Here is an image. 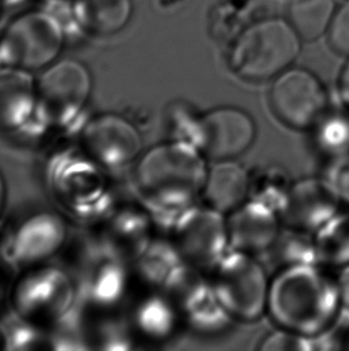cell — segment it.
Returning a JSON list of instances; mask_svg holds the SVG:
<instances>
[{"label":"cell","instance_id":"e575fe53","mask_svg":"<svg viewBox=\"0 0 349 351\" xmlns=\"http://www.w3.org/2000/svg\"><path fill=\"white\" fill-rule=\"evenodd\" d=\"M340 290L342 311L349 314V264L340 269V275L336 277Z\"/></svg>","mask_w":349,"mask_h":351},{"label":"cell","instance_id":"9c48e42d","mask_svg":"<svg viewBox=\"0 0 349 351\" xmlns=\"http://www.w3.org/2000/svg\"><path fill=\"white\" fill-rule=\"evenodd\" d=\"M65 30L57 14L28 10L0 32V66L31 72L57 62L64 47Z\"/></svg>","mask_w":349,"mask_h":351},{"label":"cell","instance_id":"1f68e13d","mask_svg":"<svg viewBox=\"0 0 349 351\" xmlns=\"http://www.w3.org/2000/svg\"><path fill=\"white\" fill-rule=\"evenodd\" d=\"M328 38L334 52L349 58V0L336 10Z\"/></svg>","mask_w":349,"mask_h":351},{"label":"cell","instance_id":"f35d334b","mask_svg":"<svg viewBox=\"0 0 349 351\" xmlns=\"http://www.w3.org/2000/svg\"><path fill=\"white\" fill-rule=\"evenodd\" d=\"M5 259H4V256H3V254H1V250H0V263H1V261H4Z\"/></svg>","mask_w":349,"mask_h":351},{"label":"cell","instance_id":"4dcf8cb0","mask_svg":"<svg viewBox=\"0 0 349 351\" xmlns=\"http://www.w3.org/2000/svg\"><path fill=\"white\" fill-rule=\"evenodd\" d=\"M259 349L262 351H305L315 350L313 338L278 328L261 341Z\"/></svg>","mask_w":349,"mask_h":351},{"label":"cell","instance_id":"44dd1931","mask_svg":"<svg viewBox=\"0 0 349 351\" xmlns=\"http://www.w3.org/2000/svg\"><path fill=\"white\" fill-rule=\"evenodd\" d=\"M250 174L235 160L217 161L208 168L203 186L205 205L222 214H231L244 204L249 195Z\"/></svg>","mask_w":349,"mask_h":351},{"label":"cell","instance_id":"5bb4252c","mask_svg":"<svg viewBox=\"0 0 349 351\" xmlns=\"http://www.w3.org/2000/svg\"><path fill=\"white\" fill-rule=\"evenodd\" d=\"M269 104L281 123L296 130H311L329 108L326 86L304 67H289L274 80Z\"/></svg>","mask_w":349,"mask_h":351},{"label":"cell","instance_id":"7402d4cb","mask_svg":"<svg viewBox=\"0 0 349 351\" xmlns=\"http://www.w3.org/2000/svg\"><path fill=\"white\" fill-rule=\"evenodd\" d=\"M73 22L94 36L121 32L132 17V0H71Z\"/></svg>","mask_w":349,"mask_h":351},{"label":"cell","instance_id":"30bf717a","mask_svg":"<svg viewBox=\"0 0 349 351\" xmlns=\"http://www.w3.org/2000/svg\"><path fill=\"white\" fill-rule=\"evenodd\" d=\"M209 278L217 299L233 320L255 323L267 313L270 280L255 256L227 252Z\"/></svg>","mask_w":349,"mask_h":351},{"label":"cell","instance_id":"5b68a950","mask_svg":"<svg viewBox=\"0 0 349 351\" xmlns=\"http://www.w3.org/2000/svg\"><path fill=\"white\" fill-rule=\"evenodd\" d=\"M77 306L75 276L52 261L17 271L10 285V312L46 332L65 322Z\"/></svg>","mask_w":349,"mask_h":351},{"label":"cell","instance_id":"4316f807","mask_svg":"<svg viewBox=\"0 0 349 351\" xmlns=\"http://www.w3.org/2000/svg\"><path fill=\"white\" fill-rule=\"evenodd\" d=\"M293 184L291 176L281 167H262L250 174L248 200L264 205L281 215L287 204Z\"/></svg>","mask_w":349,"mask_h":351},{"label":"cell","instance_id":"9a60e30c","mask_svg":"<svg viewBox=\"0 0 349 351\" xmlns=\"http://www.w3.org/2000/svg\"><path fill=\"white\" fill-rule=\"evenodd\" d=\"M90 233L107 251L132 264L158 232L151 213L137 199L116 200L102 219L90 226Z\"/></svg>","mask_w":349,"mask_h":351},{"label":"cell","instance_id":"74e56055","mask_svg":"<svg viewBox=\"0 0 349 351\" xmlns=\"http://www.w3.org/2000/svg\"><path fill=\"white\" fill-rule=\"evenodd\" d=\"M24 1H27V0H1L4 6H18V5L23 4Z\"/></svg>","mask_w":349,"mask_h":351},{"label":"cell","instance_id":"4fadbf2b","mask_svg":"<svg viewBox=\"0 0 349 351\" xmlns=\"http://www.w3.org/2000/svg\"><path fill=\"white\" fill-rule=\"evenodd\" d=\"M76 144L108 173L132 166L142 154L140 131L131 120L113 112L86 119L77 131Z\"/></svg>","mask_w":349,"mask_h":351},{"label":"cell","instance_id":"836d02e7","mask_svg":"<svg viewBox=\"0 0 349 351\" xmlns=\"http://www.w3.org/2000/svg\"><path fill=\"white\" fill-rule=\"evenodd\" d=\"M16 271L10 266L8 261L0 263V313L8 306L9 308V291L11 282L14 280Z\"/></svg>","mask_w":349,"mask_h":351},{"label":"cell","instance_id":"2e32d148","mask_svg":"<svg viewBox=\"0 0 349 351\" xmlns=\"http://www.w3.org/2000/svg\"><path fill=\"white\" fill-rule=\"evenodd\" d=\"M36 110V78L33 73L0 67V139L24 144L40 142Z\"/></svg>","mask_w":349,"mask_h":351},{"label":"cell","instance_id":"277c9868","mask_svg":"<svg viewBox=\"0 0 349 351\" xmlns=\"http://www.w3.org/2000/svg\"><path fill=\"white\" fill-rule=\"evenodd\" d=\"M302 41L287 19L260 17L229 43L227 65L244 81L275 80L293 66L302 52Z\"/></svg>","mask_w":349,"mask_h":351},{"label":"cell","instance_id":"e0dca14e","mask_svg":"<svg viewBox=\"0 0 349 351\" xmlns=\"http://www.w3.org/2000/svg\"><path fill=\"white\" fill-rule=\"evenodd\" d=\"M256 126L246 110L218 107L203 114L198 150L212 161L235 160L255 142Z\"/></svg>","mask_w":349,"mask_h":351},{"label":"cell","instance_id":"8fae6325","mask_svg":"<svg viewBox=\"0 0 349 351\" xmlns=\"http://www.w3.org/2000/svg\"><path fill=\"white\" fill-rule=\"evenodd\" d=\"M207 275L182 263L161 291L177 309L183 328L203 336H214L224 332L235 320L219 302Z\"/></svg>","mask_w":349,"mask_h":351},{"label":"cell","instance_id":"d6986e66","mask_svg":"<svg viewBox=\"0 0 349 351\" xmlns=\"http://www.w3.org/2000/svg\"><path fill=\"white\" fill-rule=\"evenodd\" d=\"M340 198L326 178H305L293 184L280 215L283 224L316 234L340 211Z\"/></svg>","mask_w":349,"mask_h":351},{"label":"cell","instance_id":"52a82bcc","mask_svg":"<svg viewBox=\"0 0 349 351\" xmlns=\"http://www.w3.org/2000/svg\"><path fill=\"white\" fill-rule=\"evenodd\" d=\"M68 241L66 215L49 208L25 211L0 229L1 254L16 272L51 263Z\"/></svg>","mask_w":349,"mask_h":351},{"label":"cell","instance_id":"60d3db41","mask_svg":"<svg viewBox=\"0 0 349 351\" xmlns=\"http://www.w3.org/2000/svg\"><path fill=\"white\" fill-rule=\"evenodd\" d=\"M347 349H349V335H348V341H347Z\"/></svg>","mask_w":349,"mask_h":351},{"label":"cell","instance_id":"f546056e","mask_svg":"<svg viewBox=\"0 0 349 351\" xmlns=\"http://www.w3.org/2000/svg\"><path fill=\"white\" fill-rule=\"evenodd\" d=\"M203 114L188 101L174 100L164 112V128L168 141L200 147Z\"/></svg>","mask_w":349,"mask_h":351},{"label":"cell","instance_id":"83f0119b","mask_svg":"<svg viewBox=\"0 0 349 351\" xmlns=\"http://www.w3.org/2000/svg\"><path fill=\"white\" fill-rule=\"evenodd\" d=\"M312 143L329 162L349 155V110H326L311 128Z\"/></svg>","mask_w":349,"mask_h":351},{"label":"cell","instance_id":"484cf974","mask_svg":"<svg viewBox=\"0 0 349 351\" xmlns=\"http://www.w3.org/2000/svg\"><path fill=\"white\" fill-rule=\"evenodd\" d=\"M317 258L328 269L349 264V209L340 210L316 234Z\"/></svg>","mask_w":349,"mask_h":351},{"label":"cell","instance_id":"8d00e7d4","mask_svg":"<svg viewBox=\"0 0 349 351\" xmlns=\"http://www.w3.org/2000/svg\"><path fill=\"white\" fill-rule=\"evenodd\" d=\"M8 202H9V190H8V182L5 179L4 173L0 168V224L4 221L5 213L8 209Z\"/></svg>","mask_w":349,"mask_h":351},{"label":"cell","instance_id":"7c38bea8","mask_svg":"<svg viewBox=\"0 0 349 351\" xmlns=\"http://www.w3.org/2000/svg\"><path fill=\"white\" fill-rule=\"evenodd\" d=\"M184 264L211 274L227 253L225 215L207 205L194 204L174 217L166 233Z\"/></svg>","mask_w":349,"mask_h":351},{"label":"cell","instance_id":"ffe728a7","mask_svg":"<svg viewBox=\"0 0 349 351\" xmlns=\"http://www.w3.org/2000/svg\"><path fill=\"white\" fill-rule=\"evenodd\" d=\"M229 243L235 251L264 254L283 227L280 215L251 200L227 215Z\"/></svg>","mask_w":349,"mask_h":351},{"label":"cell","instance_id":"8992f818","mask_svg":"<svg viewBox=\"0 0 349 351\" xmlns=\"http://www.w3.org/2000/svg\"><path fill=\"white\" fill-rule=\"evenodd\" d=\"M77 250L68 269L78 288L77 308L90 314H120L132 295L131 264L107 251L92 234Z\"/></svg>","mask_w":349,"mask_h":351},{"label":"cell","instance_id":"7a4b0ae2","mask_svg":"<svg viewBox=\"0 0 349 351\" xmlns=\"http://www.w3.org/2000/svg\"><path fill=\"white\" fill-rule=\"evenodd\" d=\"M341 309L337 278L320 263L283 269L270 280L267 313L278 328L320 337L339 319Z\"/></svg>","mask_w":349,"mask_h":351},{"label":"cell","instance_id":"603a6c76","mask_svg":"<svg viewBox=\"0 0 349 351\" xmlns=\"http://www.w3.org/2000/svg\"><path fill=\"white\" fill-rule=\"evenodd\" d=\"M183 261L170 237L157 234L146 250L131 264L133 287L139 290L161 291L166 280Z\"/></svg>","mask_w":349,"mask_h":351},{"label":"cell","instance_id":"f1b7e54d","mask_svg":"<svg viewBox=\"0 0 349 351\" xmlns=\"http://www.w3.org/2000/svg\"><path fill=\"white\" fill-rule=\"evenodd\" d=\"M253 0H218L209 14V33L227 45L255 19L251 16Z\"/></svg>","mask_w":349,"mask_h":351},{"label":"cell","instance_id":"d4e9b609","mask_svg":"<svg viewBox=\"0 0 349 351\" xmlns=\"http://www.w3.org/2000/svg\"><path fill=\"white\" fill-rule=\"evenodd\" d=\"M336 10V0H291L287 19L302 41H315L328 33Z\"/></svg>","mask_w":349,"mask_h":351},{"label":"cell","instance_id":"3957f363","mask_svg":"<svg viewBox=\"0 0 349 351\" xmlns=\"http://www.w3.org/2000/svg\"><path fill=\"white\" fill-rule=\"evenodd\" d=\"M108 174L76 144L49 155L44 182L64 214L90 227L116 203Z\"/></svg>","mask_w":349,"mask_h":351},{"label":"cell","instance_id":"cb8c5ba5","mask_svg":"<svg viewBox=\"0 0 349 351\" xmlns=\"http://www.w3.org/2000/svg\"><path fill=\"white\" fill-rule=\"evenodd\" d=\"M264 254L268 256L270 264H273L275 272L292 266L318 263L315 234L285 224L272 247Z\"/></svg>","mask_w":349,"mask_h":351},{"label":"cell","instance_id":"ab89813d","mask_svg":"<svg viewBox=\"0 0 349 351\" xmlns=\"http://www.w3.org/2000/svg\"><path fill=\"white\" fill-rule=\"evenodd\" d=\"M3 8H4V5H3L1 0H0V14H1V10H3Z\"/></svg>","mask_w":349,"mask_h":351},{"label":"cell","instance_id":"ac0fdd59","mask_svg":"<svg viewBox=\"0 0 349 351\" xmlns=\"http://www.w3.org/2000/svg\"><path fill=\"white\" fill-rule=\"evenodd\" d=\"M126 306L123 317L134 342H169L183 328L177 309L163 291L139 290Z\"/></svg>","mask_w":349,"mask_h":351},{"label":"cell","instance_id":"ba28073f","mask_svg":"<svg viewBox=\"0 0 349 351\" xmlns=\"http://www.w3.org/2000/svg\"><path fill=\"white\" fill-rule=\"evenodd\" d=\"M92 91L88 67L76 59H62L36 78V119L53 132L78 131Z\"/></svg>","mask_w":349,"mask_h":351},{"label":"cell","instance_id":"d590c367","mask_svg":"<svg viewBox=\"0 0 349 351\" xmlns=\"http://www.w3.org/2000/svg\"><path fill=\"white\" fill-rule=\"evenodd\" d=\"M337 91L342 106L349 110V58L345 66L342 67L337 82Z\"/></svg>","mask_w":349,"mask_h":351},{"label":"cell","instance_id":"d6a6232c","mask_svg":"<svg viewBox=\"0 0 349 351\" xmlns=\"http://www.w3.org/2000/svg\"><path fill=\"white\" fill-rule=\"evenodd\" d=\"M326 179L334 187L341 203L349 206V155L329 162Z\"/></svg>","mask_w":349,"mask_h":351},{"label":"cell","instance_id":"6da1fadb","mask_svg":"<svg viewBox=\"0 0 349 351\" xmlns=\"http://www.w3.org/2000/svg\"><path fill=\"white\" fill-rule=\"evenodd\" d=\"M206 160L198 147L166 141L142 152L133 165V187L158 233H168L174 217L203 195Z\"/></svg>","mask_w":349,"mask_h":351}]
</instances>
